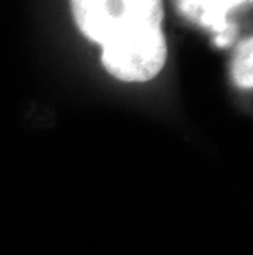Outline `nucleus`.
<instances>
[{"label": "nucleus", "instance_id": "obj_1", "mask_svg": "<svg viewBox=\"0 0 253 255\" xmlns=\"http://www.w3.org/2000/svg\"><path fill=\"white\" fill-rule=\"evenodd\" d=\"M81 33L100 48L161 30L163 0H71Z\"/></svg>", "mask_w": 253, "mask_h": 255}, {"label": "nucleus", "instance_id": "obj_2", "mask_svg": "<svg viewBox=\"0 0 253 255\" xmlns=\"http://www.w3.org/2000/svg\"><path fill=\"white\" fill-rule=\"evenodd\" d=\"M168 58V45L163 30L102 48L100 61L118 81L147 83L160 74Z\"/></svg>", "mask_w": 253, "mask_h": 255}, {"label": "nucleus", "instance_id": "obj_3", "mask_svg": "<svg viewBox=\"0 0 253 255\" xmlns=\"http://www.w3.org/2000/svg\"><path fill=\"white\" fill-rule=\"evenodd\" d=\"M245 2L247 0H177L182 13L211 28L215 35L235 28V25L229 23L227 13Z\"/></svg>", "mask_w": 253, "mask_h": 255}, {"label": "nucleus", "instance_id": "obj_4", "mask_svg": "<svg viewBox=\"0 0 253 255\" xmlns=\"http://www.w3.org/2000/svg\"><path fill=\"white\" fill-rule=\"evenodd\" d=\"M232 76L237 86L244 89L253 88V40L242 41L237 46L234 64H232Z\"/></svg>", "mask_w": 253, "mask_h": 255}]
</instances>
